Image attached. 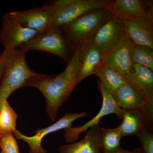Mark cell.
<instances>
[{
  "label": "cell",
  "mask_w": 153,
  "mask_h": 153,
  "mask_svg": "<svg viewBox=\"0 0 153 153\" xmlns=\"http://www.w3.org/2000/svg\"><path fill=\"white\" fill-rule=\"evenodd\" d=\"M121 134L116 128L100 127V140L102 153L111 152L120 147Z\"/></svg>",
  "instance_id": "obj_21"
},
{
  "label": "cell",
  "mask_w": 153,
  "mask_h": 153,
  "mask_svg": "<svg viewBox=\"0 0 153 153\" xmlns=\"http://www.w3.org/2000/svg\"><path fill=\"white\" fill-rule=\"evenodd\" d=\"M0 147L4 153H19L18 143L13 133L0 134Z\"/></svg>",
  "instance_id": "obj_24"
},
{
  "label": "cell",
  "mask_w": 153,
  "mask_h": 153,
  "mask_svg": "<svg viewBox=\"0 0 153 153\" xmlns=\"http://www.w3.org/2000/svg\"><path fill=\"white\" fill-rule=\"evenodd\" d=\"M80 68L79 47H76L65 70L57 75L37 74L26 81V86L37 88L44 96L48 117L54 121L61 106L68 100L77 84Z\"/></svg>",
  "instance_id": "obj_1"
},
{
  "label": "cell",
  "mask_w": 153,
  "mask_h": 153,
  "mask_svg": "<svg viewBox=\"0 0 153 153\" xmlns=\"http://www.w3.org/2000/svg\"><path fill=\"white\" fill-rule=\"evenodd\" d=\"M125 78L145 100H153V72L149 68L140 64H132Z\"/></svg>",
  "instance_id": "obj_16"
},
{
  "label": "cell",
  "mask_w": 153,
  "mask_h": 153,
  "mask_svg": "<svg viewBox=\"0 0 153 153\" xmlns=\"http://www.w3.org/2000/svg\"><path fill=\"white\" fill-rule=\"evenodd\" d=\"M88 112L66 113L63 117L51 126L43 128L37 129L34 135L27 136L16 130L13 133L17 139L27 143L30 147V153H47V151L42 146L43 138L48 134L61 129L71 127L72 123L79 118L87 116Z\"/></svg>",
  "instance_id": "obj_8"
},
{
  "label": "cell",
  "mask_w": 153,
  "mask_h": 153,
  "mask_svg": "<svg viewBox=\"0 0 153 153\" xmlns=\"http://www.w3.org/2000/svg\"><path fill=\"white\" fill-rule=\"evenodd\" d=\"M111 1L104 0H58L51 28H59L96 9H109Z\"/></svg>",
  "instance_id": "obj_4"
},
{
  "label": "cell",
  "mask_w": 153,
  "mask_h": 153,
  "mask_svg": "<svg viewBox=\"0 0 153 153\" xmlns=\"http://www.w3.org/2000/svg\"><path fill=\"white\" fill-rule=\"evenodd\" d=\"M98 87L102 96V105L97 114L84 124L77 127H70L64 129L63 138L68 144L75 143L79 139V135L86 131L94 126L99 125L102 118L111 114L116 115L119 118L122 119L123 109L118 105L112 95L106 90L103 85L98 81Z\"/></svg>",
  "instance_id": "obj_7"
},
{
  "label": "cell",
  "mask_w": 153,
  "mask_h": 153,
  "mask_svg": "<svg viewBox=\"0 0 153 153\" xmlns=\"http://www.w3.org/2000/svg\"><path fill=\"white\" fill-rule=\"evenodd\" d=\"M79 47L80 68L77 77V84L87 76L95 74L103 63V54L91 40Z\"/></svg>",
  "instance_id": "obj_13"
},
{
  "label": "cell",
  "mask_w": 153,
  "mask_h": 153,
  "mask_svg": "<svg viewBox=\"0 0 153 153\" xmlns=\"http://www.w3.org/2000/svg\"><path fill=\"white\" fill-rule=\"evenodd\" d=\"M109 9H96L60 27L71 48L91 40L97 31L111 16Z\"/></svg>",
  "instance_id": "obj_3"
},
{
  "label": "cell",
  "mask_w": 153,
  "mask_h": 153,
  "mask_svg": "<svg viewBox=\"0 0 153 153\" xmlns=\"http://www.w3.org/2000/svg\"><path fill=\"white\" fill-rule=\"evenodd\" d=\"M27 52L20 48L4 49L0 54V60L4 66V71L0 79V108L3 100H7L15 90L26 86L27 80L38 74L27 64Z\"/></svg>",
  "instance_id": "obj_2"
},
{
  "label": "cell",
  "mask_w": 153,
  "mask_h": 153,
  "mask_svg": "<svg viewBox=\"0 0 153 153\" xmlns=\"http://www.w3.org/2000/svg\"><path fill=\"white\" fill-rule=\"evenodd\" d=\"M17 115L7 100L2 101L0 110V134L13 133L16 130Z\"/></svg>",
  "instance_id": "obj_20"
},
{
  "label": "cell",
  "mask_w": 153,
  "mask_h": 153,
  "mask_svg": "<svg viewBox=\"0 0 153 153\" xmlns=\"http://www.w3.org/2000/svg\"><path fill=\"white\" fill-rule=\"evenodd\" d=\"M140 142L141 153H153V128L146 127L137 135Z\"/></svg>",
  "instance_id": "obj_23"
},
{
  "label": "cell",
  "mask_w": 153,
  "mask_h": 153,
  "mask_svg": "<svg viewBox=\"0 0 153 153\" xmlns=\"http://www.w3.org/2000/svg\"><path fill=\"white\" fill-rule=\"evenodd\" d=\"M0 43L5 50H14L20 48L23 44L38 36L36 30L24 27L15 15L7 13L1 19Z\"/></svg>",
  "instance_id": "obj_6"
},
{
  "label": "cell",
  "mask_w": 153,
  "mask_h": 153,
  "mask_svg": "<svg viewBox=\"0 0 153 153\" xmlns=\"http://www.w3.org/2000/svg\"><path fill=\"white\" fill-rule=\"evenodd\" d=\"M55 3L41 7L36 8L12 13L24 27L44 33L52 27L55 12Z\"/></svg>",
  "instance_id": "obj_9"
},
{
  "label": "cell",
  "mask_w": 153,
  "mask_h": 153,
  "mask_svg": "<svg viewBox=\"0 0 153 153\" xmlns=\"http://www.w3.org/2000/svg\"><path fill=\"white\" fill-rule=\"evenodd\" d=\"M95 75L98 76L99 80L111 95L127 81L124 76L103 63L97 69Z\"/></svg>",
  "instance_id": "obj_19"
},
{
  "label": "cell",
  "mask_w": 153,
  "mask_h": 153,
  "mask_svg": "<svg viewBox=\"0 0 153 153\" xmlns=\"http://www.w3.org/2000/svg\"><path fill=\"white\" fill-rule=\"evenodd\" d=\"M118 105L124 110L139 109L143 111L146 100L131 83L128 81L112 94Z\"/></svg>",
  "instance_id": "obj_17"
},
{
  "label": "cell",
  "mask_w": 153,
  "mask_h": 153,
  "mask_svg": "<svg viewBox=\"0 0 153 153\" xmlns=\"http://www.w3.org/2000/svg\"><path fill=\"white\" fill-rule=\"evenodd\" d=\"M123 23L125 34L134 44L153 49V17H140Z\"/></svg>",
  "instance_id": "obj_12"
},
{
  "label": "cell",
  "mask_w": 153,
  "mask_h": 153,
  "mask_svg": "<svg viewBox=\"0 0 153 153\" xmlns=\"http://www.w3.org/2000/svg\"><path fill=\"white\" fill-rule=\"evenodd\" d=\"M122 120V122L117 128L123 137L137 136L143 129L149 127L140 110H124Z\"/></svg>",
  "instance_id": "obj_18"
},
{
  "label": "cell",
  "mask_w": 153,
  "mask_h": 153,
  "mask_svg": "<svg viewBox=\"0 0 153 153\" xmlns=\"http://www.w3.org/2000/svg\"><path fill=\"white\" fill-rule=\"evenodd\" d=\"M111 15L123 22L143 17H153L152 12L141 0H115L109 8Z\"/></svg>",
  "instance_id": "obj_14"
},
{
  "label": "cell",
  "mask_w": 153,
  "mask_h": 153,
  "mask_svg": "<svg viewBox=\"0 0 153 153\" xmlns=\"http://www.w3.org/2000/svg\"><path fill=\"white\" fill-rule=\"evenodd\" d=\"M58 151L59 153H102L99 125L88 129L79 142L60 146Z\"/></svg>",
  "instance_id": "obj_15"
},
{
  "label": "cell",
  "mask_w": 153,
  "mask_h": 153,
  "mask_svg": "<svg viewBox=\"0 0 153 153\" xmlns=\"http://www.w3.org/2000/svg\"><path fill=\"white\" fill-rule=\"evenodd\" d=\"M0 153H3V152H2V151H1V152H0Z\"/></svg>",
  "instance_id": "obj_27"
},
{
  "label": "cell",
  "mask_w": 153,
  "mask_h": 153,
  "mask_svg": "<svg viewBox=\"0 0 153 153\" xmlns=\"http://www.w3.org/2000/svg\"><path fill=\"white\" fill-rule=\"evenodd\" d=\"M124 34L123 22L111 15L97 31L91 41L104 55L117 45Z\"/></svg>",
  "instance_id": "obj_11"
},
{
  "label": "cell",
  "mask_w": 153,
  "mask_h": 153,
  "mask_svg": "<svg viewBox=\"0 0 153 153\" xmlns=\"http://www.w3.org/2000/svg\"><path fill=\"white\" fill-rule=\"evenodd\" d=\"M134 45L131 39L124 34L117 45L103 55L102 62L125 77L131 68V54Z\"/></svg>",
  "instance_id": "obj_10"
},
{
  "label": "cell",
  "mask_w": 153,
  "mask_h": 153,
  "mask_svg": "<svg viewBox=\"0 0 153 153\" xmlns=\"http://www.w3.org/2000/svg\"><path fill=\"white\" fill-rule=\"evenodd\" d=\"M4 71V66L3 63H2L1 61L0 60V79H1V76H2Z\"/></svg>",
  "instance_id": "obj_26"
},
{
  "label": "cell",
  "mask_w": 153,
  "mask_h": 153,
  "mask_svg": "<svg viewBox=\"0 0 153 153\" xmlns=\"http://www.w3.org/2000/svg\"><path fill=\"white\" fill-rule=\"evenodd\" d=\"M108 153H141L140 148H136L131 151L127 150L121 147L111 152Z\"/></svg>",
  "instance_id": "obj_25"
},
{
  "label": "cell",
  "mask_w": 153,
  "mask_h": 153,
  "mask_svg": "<svg viewBox=\"0 0 153 153\" xmlns=\"http://www.w3.org/2000/svg\"><path fill=\"white\" fill-rule=\"evenodd\" d=\"M132 65L138 64L153 71V49L147 46L135 44L131 54Z\"/></svg>",
  "instance_id": "obj_22"
},
{
  "label": "cell",
  "mask_w": 153,
  "mask_h": 153,
  "mask_svg": "<svg viewBox=\"0 0 153 153\" xmlns=\"http://www.w3.org/2000/svg\"><path fill=\"white\" fill-rule=\"evenodd\" d=\"M26 52L31 50L45 51L57 55L69 62L72 53L60 27L51 28L26 42L20 47Z\"/></svg>",
  "instance_id": "obj_5"
}]
</instances>
